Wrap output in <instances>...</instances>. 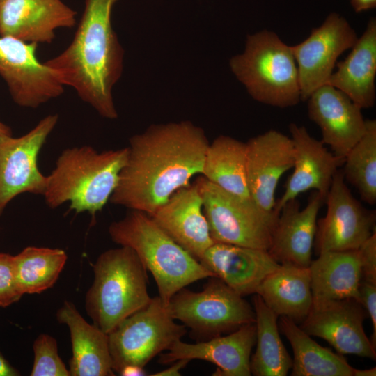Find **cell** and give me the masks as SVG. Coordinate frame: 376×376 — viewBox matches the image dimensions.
<instances>
[{
  "label": "cell",
  "mask_w": 376,
  "mask_h": 376,
  "mask_svg": "<svg viewBox=\"0 0 376 376\" xmlns=\"http://www.w3.org/2000/svg\"><path fill=\"white\" fill-rule=\"evenodd\" d=\"M109 234L115 243L135 251L152 274L158 296L166 306L182 288L214 276L145 212L130 210L123 219L110 224Z\"/></svg>",
  "instance_id": "277c9868"
},
{
  "label": "cell",
  "mask_w": 376,
  "mask_h": 376,
  "mask_svg": "<svg viewBox=\"0 0 376 376\" xmlns=\"http://www.w3.org/2000/svg\"><path fill=\"white\" fill-rule=\"evenodd\" d=\"M307 101L309 118L319 126L321 141L335 155L345 159L366 132L362 109L328 84L314 91Z\"/></svg>",
  "instance_id": "2e32d148"
},
{
  "label": "cell",
  "mask_w": 376,
  "mask_h": 376,
  "mask_svg": "<svg viewBox=\"0 0 376 376\" xmlns=\"http://www.w3.org/2000/svg\"><path fill=\"white\" fill-rule=\"evenodd\" d=\"M350 3L357 13L368 10L376 6V0H350Z\"/></svg>",
  "instance_id": "f35d334b"
},
{
  "label": "cell",
  "mask_w": 376,
  "mask_h": 376,
  "mask_svg": "<svg viewBox=\"0 0 376 376\" xmlns=\"http://www.w3.org/2000/svg\"><path fill=\"white\" fill-rule=\"evenodd\" d=\"M195 183L214 242L268 251L279 214L267 212L251 198L225 191L202 175Z\"/></svg>",
  "instance_id": "52a82bcc"
},
{
  "label": "cell",
  "mask_w": 376,
  "mask_h": 376,
  "mask_svg": "<svg viewBox=\"0 0 376 376\" xmlns=\"http://www.w3.org/2000/svg\"><path fill=\"white\" fill-rule=\"evenodd\" d=\"M61 249L27 246L14 256V269L20 292L40 294L52 288L67 261Z\"/></svg>",
  "instance_id": "f546056e"
},
{
  "label": "cell",
  "mask_w": 376,
  "mask_h": 376,
  "mask_svg": "<svg viewBox=\"0 0 376 376\" xmlns=\"http://www.w3.org/2000/svg\"><path fill=\"white\" fill-rule=\"evenodd\" d=\"M230 68L255 100L273 107H292L301 100L297 64L291 47L273 31L246 38L243 53L230 60Z\"/></svg>",
  "instance_id": "8992f818"
},
{
  "label": "cell",
  "mask_w": 376,
  "mask_h": 376,
  "mask_svg": "<svg viewBox=\"0 0 376 376\" xmlns=\"http://www.w3.org/2000/svg\"><path fill=\"white\" fill-rule=\"evenodd\" d=\"M20 373L13 367L0 352V376H17Z\"/></svg>",
  "instance_id": "74e56055"
},
{
  "label": "cell",
  "mask_w": 376,
  "mask_h": 376,
  "mask_svg": "<svg viewBox=\"0 0 376 376\" xmlns=\"http://www.w3.org/2000/svg\"><path fill=\"white\" fill-rule=\"evenodd\" d=\"M186 327L170 315L159 296L122 320L108 334L112 369L118 373L127 365L143 367L168 350L186 334Z\"/></svg>",
  "instance_id": "9c48e42d"
},
{
  "label": "cell",
  "mask_w": 376,
  "mask_h": 376,
  "mask_svg": "<svg viewBox=\"0 0 376 376\" xmlns=\"http://www.w3.org/2000/svg\"><path fill=\"white\" fill-rule=\"evenodd\" d=\"M256 294L278 316L303 321L313 304L309 267L280 264L262 281Z\"/></svg>",
  "instance_id": "484cf974"
},
{
  "label": "cell",
  "mask_w": 376,
  "mask_h": 376,
  "mask_svg": "<svg viewBox=\"0 0 376 376\" xmlns=\"http://www.w3.org/2000/svg\"><path fill=\"white\" fill-rule=\"evenodd\" d=\"M246 143L221 135L209 144L201 175L220 188L251 198L246 180Z\"/></svg>",
  "instance_id": "83f0119b"
},
{
  "label": "cell",
  "mask_w": 376,
  "mask_h": 376,
  "mask_svg": "<svg viewBox=\"0 0 376 376\" xmlns=\"http://www.w3.org/2000/svg\"><path fill=\"white\" fill-rule=\"evenodd\" d=\"M56 319L70 331L72 352L69 362L70 376L115 375L107 334L87 322L69 301H65L58 308Z\"/></svg>",
  "instance_id": "603a6c76"
},
{
  "label": "cell",
  "mask_w": 376,
  "mask_h": 376,
  "mask_svg": "<svg viewBox=\"0 0 376 376\" xmlns=\"http://www.w3.org/2000/svg\"><path fill=\"white\" fill-rule=\"evenodd\" d=\"M22 296L15 279L14 256L0 253V307H8Z\"/></svg>",
  "instance_id": "d6a6232c"
},
{
  "label": "cell",
  "mask_w": 376,
  "mask_h": 376,
  "mask_svg": "<svg viewBox=\"0 0 376 376\" xmlns=\"http://www.w3.org/2000/svg\"><path fill=\"white\" fill-rule=\"evenodd\" d=\"M327 212L317 221L316 254L357 250L375 230V212L368 211L352 195L342 170L335 173L325 197Z\"/></svg>",
  "instance_id": "8fae6325"
},
{
  "label": "cell",
  "mask_w": 376,
  "mask_h": 376,
  "mask_svg": "<svg viewBox=\"0 0 376 376\" xmlns=\"http://www.w3.org/2000/svg\"><path fill=\"white\" fill-rule=\"evenodd\" d=\"M215 277L242 297L256 294L279 263L267 250L214 242L199 260Z\"/></svg>",
  "instance_id": "7402d4cb"
},
{
  "label": "cell",
  "mask_w": 376,
  "mask_h": 376,
  "mask_svg": "<svg viewBox=\"0 0 376 376\" xmlns=\"http://www.w3.org/2000/svg\"><path fill=\"white\" fill-rule=\"evenodd\" d=\"M366 315L354 299L313 301L300 327L309 336L325 340L339 354L375 359V348L363 329Z\"/></svg>",
  "instance_id": "5bb4252c"
},
{
  "label": "cell",
  "mask_w": 376,
  "mask_h": 376,
  "mask_svg": "<svg viewBox=\"0 0 376 376\" xmlns=\"http://www.w3.org/2000/svg\"><path fill=\"white\" fill-rule=\"evenodd\" d=\"M150 217L169 236L198 261L214 243L196 183L177 190Z\"/></svg>",
  "instance_id": "44dd1931"
},
{
  "label": "cell",
  "mask_w": 376,
  "mask_h": 376,
  "mask_svg": "<svg viewBox=\"0 0 376 376\" xmlns=\"http://www.w3.org/2000/svg\"><path fill=\"white\" fill-rule=\"evenodd\" d=\"M34 360L31 376H70L58 353L56 339L46 334H40L33 345Z\"/></svg>",
  "instance_id": "1f68e13d"
},
{
  "label": "cell",
  "mask_w": 376,
  "mask_h": 376,
  "mask_svg": "<svg viewBox=\"0 0 376 376\" xmlns=\"http://www.w3.org/2000/svg\"><path fill=\"white\" fill-rule=\"evenodd\" d=\"M1 1V0H0V1Z\"/></svg>",
  "instance_id": "b9f144b4"
},
{
  "label": "cell",
  "mask_w": 376,
  "mask_h": 376,
  "mask_svg": "<svg viewBox=\"0 0 376 376\" xmlns=\"http://www.w3.org/2000/svg\"><path fill=\"white\" fill-rule=\"evenodd\" d=\"M358 36L348 22L336 13L313 29L303 42L290 46L298 71L301 100L327 84L338 56L352 48Z\"/></svg>",
  "instance_id": "4fadbf2b"
},
{
  "label": "cell",
  "mask_w": 376,
  "mask_h": 376,
  "mask_svg": "<svg viewBox=\"0 0 376 376\" xmlns=\"http://www.w3.org/2000/svg\"><path fill=\"white\" fill-rule=\"evenodd\" d=\"M246 143V180L250 196L264 211L275 212L278 183L281 176L293 166L292 141L287 135L270 130L250 139Z\"/></svg>",
  "instance_id": "9a60e30c"
},
{
  "label": "cell",
  "mask_w": 376,
  "mask_h": 376,
  "mask_svg": "<svg viewBox=\"0 0 376 376\" xmlns=\"http://www.w3.org/2000/svg\"><path fill=\"white\" fill-rule=\"evenodd\" d=\"M77 13L61 0H1L0 36L50 43L56 30L75 26Z\"/></svg>",
  "instance_id": "ac0fdd59"
},
{
  "label": "cell",
  "mask_w": 376,
  "mask_h": 376,
  "mask_svg": "<svg viewBox=\"0 0 376 376\" xmlns=\"http://www.w3.org/2000/svg\"><path fill=\"white\" fill-rule=\"evenodd\" d=\"M146 373L143 367L136 365H127L118 373L122 376H145Z\"/></svg>",
  "instance_id": "8d00e7d4"
},
{
  "label": "cell",
  "mask_w": 376,
  "mask_h": 376,
  "mask_svg": "<svg viewBox=\"0 0 376 376\" xmlns=\"http://www.w3.org/2000/svg\"><path fill=\"white\" fill-rule=\"evenodd\" d=\"M359 301L370 318L373 334L370 341L376 347V283L361 280L359 288Z\"/></svg>",
  "instance_id": "e575fe53"
},
{
  "label": "cell",
  "mask_w": 376,
  "mask_h": 376,
  "mask_svg": "<svg viewBox=\"0 0 376 376\" xmlns=\"http://www.w3.org/2000/svg\"><path fill=\"white\" fill-rule=\"evenodd\" d=\"M189 359H180L173 361L172 365L164 370L150 374L152 376H179L181 375L180 370L184 368L189 362Z\"/></svg>",
  "instance_id": "d590c367"
},
{
  "label": "cell",
  "mask_w": 376,
  "mask_h": 376,
  "mask_svg": "<svg viewBox=\"0 0 376 376\" xmlns=\"http://www.w3.org/2000/svg\"><path fill=\"white\" fill-rule=\"evenodd\" d=\"M94 280L85 297V309L93 324L106 334L146 306L147 269L128 246L102 253L93 265Z\"/></svg>",
  "instance_id": "5b68a950"
},
{
  "label": "cell",
  "mask_w": 376,
  "mask_h": 376,
  "mask_svg": "<svg viewBox=\"0 0 376 376\" xmlns=\"http://www.w3.org/2000/svg\"><path fill=\"white\" fill-rule=\"evenodd\" d=\"M210 143L188 120L152 125L130 139L127 162L109 201L152 215L201 174Z\"/></svg>",
  "instance_id": "6da1fadb"
},
{
  "label": "cell",
  "mask_w": 376,
  "mask_h": 376,
  "mask_svg": "<svg viewBox=\"0 0 376 376\" xmlns=\"http://www.w3.org/2000/svg\"><path fill=\"white\" fill-rule=\"evenodd\" d=\"M346 58L336 63L337 70L327 84L346 94L361 109L373 107L375 101L376 20H369Z\"/></svg>",
  "instance_id": "cb8c5ba5"
},
{
  "label": "cell",
  "mask_w": 376,
  "mask_h": 376,
  "mask_svg": "<svg viewBox=\"0 0 376 376\" xmlns=\"http://www.w3.org/2000/svg\"><path fill=\"white\" fill-rule=\"evenodd\" d=\"M256 340L255 323L247 324L226 336H218L196 343L176 341L159 363L169 364L180 359H201L215 364L213 375L249 376L251 353Z\"/></svg>",
  "instance_id": "d6986e66"
},
{
  "label": "cell",
  "mask_w": 376,
  "mask_h": 376,
  "mask_svg": "<svg viewBox=\"0 0 376 376\" xmlns=\"http://www.w3.org/2000/svg\"><path fill=\"white\" fill-rule=\"evenodd\" d=\"M58 118L56 114L45 116L19 137L0 136V216L19 194H44L47 176L39 170L38 158Z\"/></svg>",
  "instance_id": "30bf717a"
},
{
  "label": "cell",
  "mask_w": 376,
  "mask_h": 376,
  "mask_svg": "<svg viewBox=\"0 0 376 376\" xmlns=\"http://www.w3.org/2000/svg\"><path fill=\"white\" fill-rule=\"evenodd\" d=\"M170 315L205 340L255 323L253 308L243 297L215 276L200 292L182 288L166 305Z\"/></svg>",
  "instance_id": "ba28073f"
},
{
  "label": "cell",
  "mask_w": 376,
  "mask_h": 376,
  "mask_svg": "<svg viewBox=\"0 0 376 376\" xmlns=\"http://www.w3.org/2000/svg\"><path fill=\"white\" fill-rule=\"evenodd\" d=\"M279 327L290 343L292 376H353L354 368L340 354L314 341L290 318L280 316Z\"/></svg>",
  "instance_id": "4316f807"
},
{
  "label": "cell",
  "mask_w": 376,
  "mask_h": 376,
  "mask_svg": "<svg viewBox=\"0 0 376 376\" xmlns=\"http://www.w3.org/2000/svg\"><path fill=\"white\" fill-rule=\"evenodd\" d=\"M324 201V197L314 191L303 209H300L297 198L288 201L281 207L272 232L268 249L279 263L309 267L318 214Z\"/></svg>",
  "instance_id": "ffe728a7"
},
{
  "label": "cell",
  "mask_w": 376,
  "mask_h": 376,
  "mask_svg": "<svg viewBox=\"0 0 376 376\" xmlns=\"http://www.w3.org/2000/svg\"><path fill=\"white\" fill-rule=\"evenodd\" d=\"M127 155V147L102 152L89 146L65 149L47 176L42 195L47 205L54 209L69 202L77 213L94 217L109 201Z\"/></svg>",
  "instance_id": "3957f363"
},
{
  "label": "cell",
  "mask_w": 376,
  "mask_h": 376,
  "mask_svg": "<svg viewBox=\"0 0 376 376\" xmlns=\"http://www.w3.org/2000/svg\"><path fill=\"white\" fill-rule=\"evenodd\" d=\"M376 368H372L370 369L359 370L354 368L353 376H375Z\"/></svg>",
  "instance_id": "ab89813d"
},
{
  "label": "cell",
  "mask_w": 376,
  "mask_h": 376,
  "mask_svg": "<svg viewBox=\"0 0 376 376\" xmlns=\"http://www.w3.org/2000/svg\"><path fill=\"white\" fill-rule=\"evenodd\" d=\"M361 266L358 249L318 254L309 266L313 301L343 299L359 301Z\"/></svg>",
  "instance_id": "d4e9b609"
},
{
  "label": "cell",
  "mask_w": 376,
  "mask_h": 376,
  "mask_svg": "<svg viewBox=\"0 0 376 376\" xmlns=\"http://www.w3.org/2000/svg\"><path fill=\"white\" fill-rule=\"evenodd\" d=\"M38 44L0 36V75L13 101L37 108L64 91L55 72L36 56Z\"/></svg>",
  "instance_id": "7c38bea8"
},
{
  "label": "cell",
  "mask_w": 376,
  "mask_h": 376,
  "mask_svg": "<svg viewBox=\"0 0 376 376\" xmlns=\"http://www.w3.org/2000/svg\"><path fill=\"white\" fill-rule=\"evenodd\" d=\"M289 130L294 147L293 171L276 202L277 214L285 203L306 191H316L325 198L335 173L344 162V159L329 151L321 140L311 136L305 127L291 123Z\"/></svg>",
  "instance_id": "e0dca14e"
},
{
  "label": "cell",
  "mask_w": 376,
  "mask_h": 376,
  "mask_svg": "<svg viewBox=\"0 0 376 376\" xmlns=\"http://www.w3.org/2000/svg\"><path fill=\"white\" fill-rule=\"evenodd\" d=\"M11 135L12 131L10 128L0 121V136Z\"/></svg>",
  "instance_id": "60d3db41"
},
{
  "label": "cell",
  "mask_w": 376,
  "mask_h": 376,
  "mask_svg": "<svg viewBox=\"0 0 376 376\" xmlns=\"http://www.w3.org/2000/svg\"><path fill=\"white\" fill-rule=\"evenodd\" d=\"M256 328V349L251 357V373L256 376H285L292 359L279 333L278 315L258 294L253 297Z\"/></svg>",
  "instance_id": "f1b7e54d"
},
{
  "label": "cell",
  "mask_w": 376,
  "mask_h": 376,
  "mask_svg": "<svg viewBox=\"0 0 376 376\" xmlns=\"http://www.w3.org/2000/svg\"><path fill=\"white\" fill-rule=\"evenodd\" d=\"M361 267V280L376 283V231L358 249Z\"/></svg>",
  "instance_id": "836d02e7"
},
{
  "label": "cell",
  "mask_w": 376,
  "mask_h": 376,
  "mask_svg": "<svg viewBox=\"0 0 376 376\" xmlns=\"http://www.w3.org/2000/svg\"><path fill=\"white\" fill-rule=\"evenodd\" d=\"M344 178L359 191L361 200L376 203V120H366V129L360 140L344 159Z\"/></svg>",
  "instance_id": "4dcf8cb0"
},
{
  "label": "cell",
  "mask_w": 376,
  "mask_h": 376,
  "mask_svg": "<svg viewBox=\"0 0 376 376\" xmlns=\"http://www.w3.org/2000/svg\"><path fill=\"white\" fill-rule=\"evenodd\" d=\"M118 0H86L84 10L70 44L45 63L65 86L101 116L116 119L112 89L123 71V49L111 25Z\"/></svg>",
  "instance_id": "7a4b0ae2"
}]
</instances>
